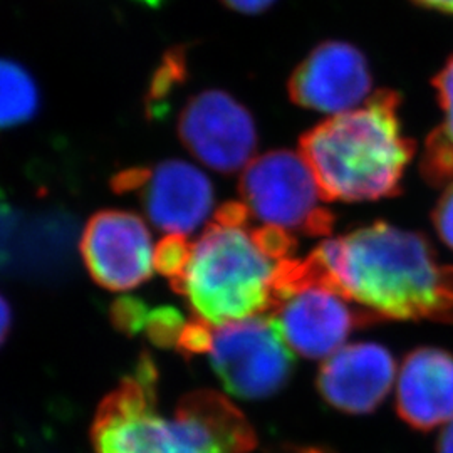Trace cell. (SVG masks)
I'll list each match as a JSON object with an SVG mask.
<instances>
[{"mask_svg": "<svg viewBox=\"0 0 453 453\" xmlns=\"http://www.w3.org/2000/svg\"><path fill=\"white\" fill-rule=\"evenodd\" d=\"M411 2L425 9H432V11L453 16V0H411Z\"/></svg>", "mask_w": 453, "mask_h": 453, "instance_id": "obj_25", "label": "cell"}, {"mask_svg": "<svg viewBox=\"0 0 453 453\" xmlns=\"http://www.w3.org/2000/svg\"><path fill=\"white\" fill-rule=\"evenodd\" d=\"M280 453H334L331 452V450H324V449H316V447H304V449H301V447H292V449H286L284 452Z\"/></svg>", "mask_w": 453, "mask_h": 453, "instance_id": "obj_27", "label": "cell"}, {"mask_svg": "<svg viewBox=\"0 0 453 453\" xmlns=\"http://www.w3.org/2000/svg\"><path fill=\"white\" fill-rule=\"evenodd\" d=\"M402 96L374 91L363 108L336 114L301 136V155L326 202H368L402 194L417 143L400 121Z\"/></svg>", "mask_w": 453, "mask_h": 453, "instance_id": "obj_2", "label": "cell"}, {"mask_svg": "<svg viewBox=\"0 0 453 453\" xmlns=\"http://www.w3.org/2000/svg\"><path fill=\"white\" fill-rule=\"evenodd\" d=\"M211 340H213V331L211 329V324L196 319L187 323L180 334L177 349L183 357H196L203 353H211Z\"/></svg>", "mask_w": 453, "mask_h": 453, "instance_id": "obj_21", "label": "cell"}, {"mask_svg": "<svg viewBox=\"0 0 453 453\" xmlns=\"http://www.w3.org/2000/svg\"><path fill=\"white\" fill-rule=\"evenodd\" d=\"M241 195L260 222L289 234L319 237L334 226L311 166L294 151L277 150L254 158L243 170Z\"/></svg>", "mask_w": 453, "mask_h": 453, "instance_id": "obj_5", "label": "cell"}, {"mask_svg": "<svg viewBox=\"0 0 453 453\" xmlns=\"http://www.w3.org/2000/svg\"><path fill=\"white\" fill-rule=\"evenodd\" d=\"M150 309L145 303L133 297L118 299L111 308V319L113 324L127 334H134L142 329H145Z\"/></svg>", "mask_w": 453, "mask_h": 453, "instance_id": "obj_20", "label": "cell"}, {"mask_svg": "<svg viewBox=\"0 0 453 453\" xmlns=\"http://www.w3.org/2000/svg\"><path fill=\"white\" fill-rule=\"evenodd\" d=\"M224 5L232 11H237L241 14H260L273 7L275 0H222Z\"/></svg>", "mask_w": 453, "mask_h": 453, "instance_id": "obj_23", "label": "cell"}, {"mask_svg": "<svg viewBox=\"0 0 453 453\" xmlns=\"http://www.w3.org/2000/svg\"><path fill=\"white\" fill-rule=\"evenodd\" d=\"M326 286L381 321L453 324V265L420 234L374 222L308 256Z\"/></svg>", "mask_w": 453, "mask_h": 453, "instance_id": "obj_1", "label": "cell"}, {"mask_svg": "<svg viewBox=\"0 0 453 453\" xmlns=\"http://www.w3.org/2000/svg\"><path fill=\"white\" fill-rule=\"evenodd\" d=\"M11 306L5 297H2V342L7 340V334L11 331Z\"/></svg>", "mask_w": 453, "mask_h": 453, "instance_id": "obj_26", "label": "cell"}, {"mask_svg": "<svg viewBox=\"0 0 453 453\" xmlns=\"http://www.w3.org/2000/svg\"><path fill=\"white\" fill-rule=\"evenodd\" d=\"M435 453H453V420L445 425L437 440Z\"/></svg>", "mask_w": 453, "mask_h": 453, "instance_id": "obj_24", "label": "cell"}, {"mask_svg": "<svg viewBox=\"0 0 453 453\" xmlns=\"http://www.w3.org/2000/svg\"><path fill=\"white\" fill-rule=\"evenodd\" d=\"M80 247L88 273L104 289L130 291L153 274L150 230L130 211L95 213L82 230Z\"/></svg>", "mask_w": 453, "mask_h": 453, "instance_id": "obj_10", "label": "cell"}, {"mask_svg": "<svg viewBox=\"0 0 453 453\" xmlns=\"http://www.w3.org/2000/svg\"><path fill=\"white\" fill-rule=\"evenodd\" d=\"M256 242L262 249L264 254H267L275 262L291 259V254L296 249V237L279 228V226H264L260 228H250Z\"/></svg>", "mask_w": 453, "mask_h": 453, "instance_id": "obj_19", "label": "cell"}, {"mask_svg": "<svg viewBox=\"0 0 453 453\" xmlns=\"http://www.w3.org/2000/svg\"><path fill=\"white\" fill-rule=\"evenodd\" d=\"M309 264V262H308ZM311 277L275 303L271 318L292 351L311 359L333 357L359 327L381 323L341 292Z\"/></svg>", "mask_w": 453, "mask_h": 453, "instance_id": "obj_7", "label": "cell"}, {"mask_svg": "<svg viewBox=\"0 0 453 453\" xmlns=\"http://www.w3.org/2000/svg\"><path fill=\"white\" fill-rule=\"evenodd\" d=\"M157 368L142 355L136 368L99 403L91 426L95 453H250L254 445L211 418L190 395L175 418L157 410Z\"/></svg>", "mask_w": 453, "mask_h": 453, "instance_id": "obj_3", "label": "cell"}, {"mask_svg": "<svg viewBox=\"0 0 453 453\" xmlns=\"http://www.w3.org/2000/svg\"><path fill=\"white\" fill-rule=\"evenodd\" d=\"M396 413L417 432L453 420V355L432 346L408 353L396 378Z\"/></svg>", "mask_w": 453, "mask_h": 453, "instance_id": "obj_13", "label": "cell"}, {"mask_svg": "<svg viewBox=\"0 0 453 453\" xmlns=\"http://www.w3.org/2000/svg\"><path fill=\"white\" fill-rule=\"evenodd\" d=\"M192 254V243L183 235H165L155 247L153 264L155 271L166 275L170 282L177 280L185 273Z\"/></svg>", "mask_w": 453, "mask_h": 453, "instance_id": "obj_17", "label": "cell"}, {"mask_svg": "<svg viewBox=\"0 0 453 453\" xmlns=\"http://www.w3.org/2000/svg\"><path fill=\"white\" fill-rule=\"evenodd\" d=\"M277 264L262 252L252 230L213 222L192 243L185 273L170 284L188 299L196 319L224 326L271 316Z\"/></svg>", "mask_w": 453, "mask_h": 453, "instance_id": "obj_4", "label": "cell"}, {"mask_svg": "<svg viewBox=\"0 0 453 453\" xmlns=\"http://www.w3.org/2000/svg\"><path fill=\"white\" fill-rule=\"evenodd\" d=\"M443 119L430 131L420 157V173L432 187L453 183V56L432 80Z\"/></svg>", "mask_w": 453, "mask_h": 453, "instance_id": "obj_14", "label": "cell"}, {"mask_svg": "<svg viewBox=\"0 0 453 453\" xmlns=\"http://www.w3.org/2000/svg\"><path fill=\"white\" fill-rule=\"evenodd\" d=\"M0 81L2 127L11 128L29 121L39 108V93L33 76L16 61L4 59Z\"/></svg>", "mask_w": 453, "mask_h": 453, "instance_id": "obj_15", "label": "cell"}, {"mask_svg": "<svg viewBox=\"0 0 453 453\" xmlns=\"http://www.w3.org/2000/svg\"><path fill=\"white\" fill-rule=\"evenodd\" d=\"M179 136L198 162L222 173L247 166L257 146L252 114L220 89H207L188 99L180 113Z\"/></svg>", "mask_w": 453, "mask_h": 453, "instance_id": "obj_9", "label": "cell"}, {"mask_svg": "<svg viewBox=\"0 0 453 453\" xmlns=\"http://www.w3.org/2000/svg\"><path fill=\"white\" fill-rule=\"evenodd\" d=\"M209 355L224 388L243 400L275 395L288 383L294 363L291 348L271 316L219 326Z\"/></svg>", "mask_w": 453, "mask_h": 453, "instance_id": "obj_6", "label": "cell"}, {"mask_svg": "<svg viewBox=\"0 0 453 453\" xmlns=\"http://www.w3.org/2000/svg\"><path fill=\"white\" fill-rule=\"evenodd\" d=\"M396 378L395 357L385 346L355 342L324 361L318 389L327 405L342 413L366 415L387 400Z\"/></svg>", "mask_w": 453, "mask_h": 453, "instance_id": "obj_12", "label": "cell"}, {"mask_svg": "<svg viewBox=\"0 0 453 453\" xmlns=\"http://www.w3.org/2000/svg\"><path fill=\"white\" fill-rule=\"evenodd\" d=\"M372 89L366 56L353 44L324 41L294 69L288 82L292 103L326 114L357 110Z\"/></svg>", "mask_w": 453, "mask_h": 453, "instance_id": "obj_11", "label": "cell"}, {"mask_svg": "<svg viewBox=\"0 0 453 453\" xmlns=\"http://www.w3.org/2000/svg\"><path fill=\"white\" fill-rule=\"evenodd\" d=\"M432 222L441 242L453 250V183L445 187L443 194L438 198L432 211Z\"/></svg>", "mask_w": 453, "mask_h": 453, "instance_id": "obj_22", "label": "cell"}, {"mask_svg": "<svg viewBox=\"0 0 453 453\" xmlns=\"http://www.w3.org/2000/svg\"><path fill=\"white\" fill-rule=\"evenodd\" d=\"M187 323L173 308H158L150 311L146 319L145 331L151 342L163 348H177L180 334Z\"/></svg>", "mask_w": 453, "mask_h": 453, "instance_id": "obj_18", "label": "cell"}, {"mask_svg": "<svg viewBox=\"0 0 453 453\" xmlns=\"http://www.w3.org/2000/svg\"><path fill=\"white\" fill-rule=\"evenodd\" d=\"M118 194H138L150 222L166 235L195 232L213 211V187L195 165L166 160L153 168H130L111 180Z\"/></svg>", "mask_w": 453, "mask_h": 453, "instance_id": "obj_8", "label": "cell"}, {"mask_svg": "<svg viewBox=\"0 0 453 453\" xmlns=\"http://www.w3.org/2000/svg\"><path fill=\"white\" fill-rule=\"evenodd\" d=\"M187 49L183 46L168 49L163 54L162 63L151 76L148 84L146 108L148 114L162 113L163 104L172 96V93L180 84L187 81L188 65H187Z\"/></svg>", "mask_w": 453, "mask_h": 453, "instance_id": "obj_16", "label": "cell"}]
</instances>
